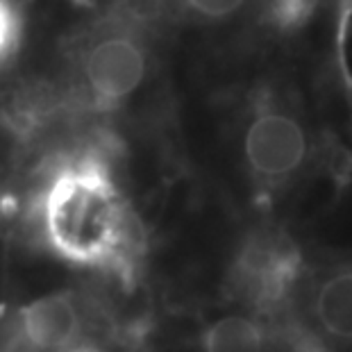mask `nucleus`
<instances>
[{"instance_id": "4", "label": "nucleus", "mask_w": 352, "mask_h": 352, "mask_svg": "<svg viewBox=\"0 0 352 352\" xmlns=\"http://www.w3.org/2000/svg\"><path fill=\"white\" fill-rule=\"evenodd\" d=\"M296 261V252L282 239H254L236 261L239 289L257 302H273L294 282Z\"/></svg>"}, {"instance_id": "9", "label": "nucleus", "mask_w": 352, "mask_h": 352, "mask_svg": "<svg viewBox=\"0 0 352 352\" xmlns=\"http://www.w3.org/2000/svg\"><path fill=\"white\" fill-rule=\"evenodd\" d=\"M23 39V16L16 0H0V71L19 52Z\"/></svg>"}, {"instance_id": "3", "label": "nucleus", "mask_w": 352, "mask_h": 352, "mask_svg": "<svg viewBox=\"0 0 352 352\" xmlns=\"http://www.w3.org/2000/svg\"><path fill=\"white\" fill-rule=\"evenodd\" d=\"M241 160L257 182L282 184L309 160V132L294 111L261 104L243 123Z\"/></svg>"}, {"instance_id": "10", "label": "nucleus", "mask_w": 352, "mask_h": 352, "mask_svg": "<svg viewBox=\"0 0 352 352\" xmlns=\"http://www.w3.org/2000/svg\"><path fill=\"white\" fill-rule=\"evenodd\" d=\"M69 352H98V350H91V348H73Z\"/></svg>"}, {"instance_id": "5", "label": "nucleus", "mask_w": 352, "mask_h": 352, "mask_svg": "<svg viewBox=\"0 0 352 352\" xmlns=\"http://www.w3.org/2000/svg\"><path fill=\"white\" fill-rule=\"evenodd\" d=\"M21 325L30 343L43 350L71 346L78 339L82 316L76 296L69 291L46 294L21 311Z\"/></svg>"}, {"instance_id": "7", "label": "nucleus", "mask_w": 352, "mask_h": 352, "mask_svg": "<svg viewBox=\"0 0 352 352\" xmlns=\"http://www.w3.org/2000/svg\"><path fill=\"white\" fill-rule=\"evenodd\" d=\"M266 334L261 325L243 314L216 318L202 334L205 352H264Z\"/></svg>"}, {"instance_id": "6", "label": "nucleus", "mask_w": 352, "mask_h": 352, "mask_svg": "<svg viewBox=\"0 0 352 352\" xmlns=\"http://www.w3.org/2000/svg\"><path fill=\"white\" fill-rule=\"evenodd\" d=\"M311 314L320 332L339 343H352V266L336 268L318 282Z\"/></svg>"}, {"instance_id": "2", "label": "nucleus", "mask_w": 352, "mask_h": 352, "mask_svg": "<svg viewBox=\"0 0 352 352\" xmlns=\"http://www.w3.org/2000/svg\"><path fill=\"white\" fill-rule=\"evenodd\" d=\"M148 21L144 10L118 7L71 34L55 80L82 118L123 114L144 98L157 71Z\"/></svg>"}, {"instance_id": "1", "label": "nucleus", "mask_w": 352, "mask_h": 352, "mask_svg": "<svg viewBox=\"0 0 352 352\" xmlns=\"http://www.w3.org/2000/svg\"><path fill=\"white\" fill-rule=\"evenodd\" d=\"M46 166L43 230L57 252L82 264H111L130 245V221L104 144L71 141Z\"/></svg>"}, {"instance_id": "8", "label": "nucleus", "mask_w": 352, "mask_h": 352, "mask_svg": "<svg viewBox=\"0 0 352 352\" xmlns=\"http://www.w3.org/2000/svg\"><path fill=\"white\" fill-rule=\"evenodd\" d=\"M160 16H173L186 23L219 25L236 19L250 0H146Z\"/></svg>"}]
</instances>
